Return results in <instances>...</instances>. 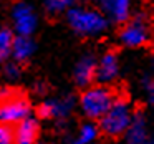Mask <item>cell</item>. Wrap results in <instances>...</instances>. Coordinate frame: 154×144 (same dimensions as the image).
I'll return each instance as SVG.
<instances>
[{
  "label": "cell",
  "instance_id": "d6986e66",
  "mask_svg": "<svg viewBox=\"0 0 154 144\" xmlns=\"http://www.w3.org/2000/svg\"><path fill=\"white\" fill-rule=\"evenodd\" d=\"M101 2H103V0H101Z\"/></svg>",
  "mask_w": 154,
  "mask_h": 144
},
{
  "label": "cell",
  "instance_id": "52a82bcc",
  "mask_svg": "<svg viewBox=\"0 0 154 144\" xmlns=\"http://www.w3.org/2000/svg\"><path fill=\"white\" fill-rule=\"evenodd\" d=\"M126 141L128 144H152L147 131V123L143 113H136L131 118V123L126 129Z\"/></svg>",
  "mask_w": 154,
  "mask_h": 144
},
{
  "label": "cell",
  "instance_id": "5b68a950",
  "mask_svg": "<svg viewBox=\"0 0 154 144\" xmlns=\"http://www.w3.org/2000/svg\"><path fill=\"white\" fill-rule=\"evenodd\" d=\"M121 43L129 48H139L149 41V23L144 15H137L124 25L119 33Z\"/></svg>",
  "mask_w": 154,
  "mask_h": 144
},
{
  "label": "cell",
  "instance_id": "8fae6325",
  "mask_svg": "<svg viewBox=\"0 0 154 144\" xmlns=\"http://www.w3.org/2000/svg\"><path fill=\"white\" fill-rule=\"evenodd\" d=\"M38 137V123L32 118L20 121L14 131V144H35Z\"/></svg>",
  "mask_w": 154,
  "mask_h": 144
},
{
  "label": "cell",
  "instance_id": "277c9868",
  "mask_svg": "<svg viewBox=\"0 0 154 144\" xmlns=\"http://www.w3.org/2000/svg\"><path fill=\"white\" fill-rule=\"evenodd\" d=\"M30 114V103L14 91H0V121L4 124L20 123Z\"/></svg>",
  "mask_w": 154,
  "mask_h": 144
},
{
  "label": "cell",
  "instance_id": "9c48e42d",
  "mask_svg": "<svg viewBox=\"0 0 154 144\" xmlns=\"http://www.w3.org/2000/svg\"><path fill=\"white\" fill-rule=\"evenodd\" d=\"M119 73V61L116 53L108 51L96 63V78L101 83H111Z\"/></svg>",
  "mask_w": 154,
  "mask_h": 144
},
{
  "label": "cell",
  "instance_id": "5bb4252c",
  "mask_svg": "<svg viewBox=\"0 0 154 144\" xmlns=\"http://www.w3.org/2000/svg\"><path fill=\"white\" fill-rule=\"evenodd\" d=\"M98 134H100L98 126H94L93 123H86L80 127L78 136H76V139L73 141V144H93L94 141H96Z\"/></svg>",
  "mask_w": 154,
  "mask_h": 144
},
{
  "label": "cell",
  "instance_id": "3957f363",
  "mask_svg": "<svg viewBox=\"0 0 154 144\" xmlns=\"http://www.w3.org/2000/svg\"><path fill=\"white\" fill-rule=\"evenodd\" d=\"M114 94L106 86H88L80 96V108L88 119H100L111 106Z\"/></svg>",
  "mask_w": 154,
  "mask_h": 144
},
{
  "label": "cell",
  "instance_id": "e0dca14e",
  "mask_svg": "<svg viewBox=\"0 0 154 144\" xmlns=\"http://www.w3.org/2000/svg\"><path fill=\"white\" fill-rule=\"evenodd\" d=\"M22 75V68L18 66L17 61H12V63H7L4 66V76L7 78V80L14 81V80H18Z\"/></svg>",
  "mask_w": 154,
  "mask_h": 144
},
{
  "label": "cell",
  "instance_id": "8992f818",
  "mask_svg": "<svg viewBox=\"0 0 154 144\" xmlns=\"http://www.w3.org/2000/svg\"><path fill=\"white\" fill-rule=\"evenodd\" d=\"M12 18H14V27L18 32V35H25V37H30L38 23L33 8L25 2H20V4L15 5Z\"/></svg>",
  "mask_w": 154,
  "mask_h": 144
},
{
  "label": "cell",
  "instance_id": "ac0fdd59",
  "mask_svg": "<svg viewBox=\"0 0 154 144\" xmlns=\"http://www.w3.org/2000/svg\"><path fill=\"white\" fill-rule=\"evenodd\" d=\"M0 144H14V131L8 124H0Z\"/></svg>",
  "mask_w": 154,
  "mask_h": 144
},
{
  "label": "cell",
  "instance_id": "7c38bea8",
  "mask_svg": "<svg viewBox=\"0 0 154 144\" xmlns=\"http://www.w3.org/2000/svg\"><path fill=\"white\" fill-rule=\"evenodd\" d=\"M35 45L30 40V37H25V35H18L17 38H14V43H12V57L15 58L17 63L20 61H27L28 58L33 55Z\"/></svg>",
  "mask_w": 154,
  "mask_h": 144
},
{
  "label": "cell",
  "instance_id": "ba28073f",
  "mask_svg": "<svg viewBox=\"0 0 154 144\" xmlns=\"http://www.w3.org/2000/svg\"><path fill=\"white\" fill-rule=\"evenodd\" d=\"M71 108H73V100L70 96H63V98H55V100H48L45 103L40 104L38 108V114L42 118H55L60 119L70 114Z\"/></svg>",
  "mask_w": 154,
  "mask_h": 144
},
{
  "label": "cell",
  "instance_id": "2e32d148",
  "mask_svg": "<svg viewBox=\"0 0 154 144\" xmlns=\"http://www.w3.org/2000/svg\"><path fill=\"white\" fill-rule=\"evenodd\" d=\"M75 0H45V7L50 14H60L73 5Z\"/></svg>",
  "mask_w": 154,
  "mask_h": 144
},
{
  "label": "cell",
  "instance_id": "7a4b0ae2",
  "mask_svg": "<svg viewBox=\"0 0 154 144\" xmlns=\"http://www.w3.org/2000/svg\"><path fill=\"white\" fill-rule=\"evenodd\" d=\"M66 17L70 27L76 33L86 35V37L103 33L108 27L106 17L96 10H90V8H70Z\"/></svg>",
  "mask_w": 154,
  "mask_h": 144
},
{
  "label": "cell",
  "instance_id": "6da1fadb",
  "mask_svg": "<svg viewBox=\"0 0 154 144\" xmlns=\"http://www.w3.org/2000/svg\"><path fill=\"white\" fill-rule=\"evenodd\" d=\"M131 118H133V109L129 101H126L124 98H114L106 113L100 118V129L109 137H118L126 133Z\"/></svg>",
  "mask_w": 154,
  "mask_h": 144
},
{
  "label": "cell",
  "instance_id": "9a60e30c",
  "mask_svg": "<svg viewBox=\"0 0 154 144\" xmlns=\"http://www.w3.org/2000/svg\"><path fill=\"white\" fill-rule=\"evenodd\" d=\"M14 38V33L8 28H0V61H5L10 57Z\"/></svg>",
  "mask_w": 154,
  "mask_h": 144
},
{
  "label": "cell",
  "instance_id": "4fadbf2b",
  "mask_svg": "<svg viewBox=\"0 0 154 144\" xmlns=\"http://www.w3.org/2000/svg\"><path fill=\"white\" fill-rule=\"evenodd\" d=\"M103 2L108 15L114 22H126L129 18L131 2L133 0H103Z\"/></svg>",
  "mask_w": 154,
  "mask_h": 144
},
{
  "label": "cell",
  "instance_id": "30bf717a",
  "mask_svg": "<svg viewBox=\"0 0 154 144\" xmlns=\"http://www.w3.org/2000/svg\"><path fill=\"white\" fill-rule=\"evenodd\" d=\"M73 78L78 86H90V83L96 78V60L91 55H85L75 66Z\"/></svg>",
  "mask_w": 154,
  "mask_h": 144
}]
</instances>
